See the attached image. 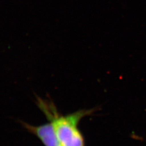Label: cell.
I'll use <instances>...</instances> for the list:
<instances>
[{"instance_id":"2","label":"cell","mask_w":146,"mask_h":146,"mask_svg":"<svg viewBox=\"0 0 146 146\" xmlns=\"http://www.w3.org/2000/svg\"><path fill=\"white\" fill-rule=\"evenodd\" d=\"M27 131L36 136L44 146H62L58 141L55 129L50 122L35 126L21 121Z\"/></svg>"},{"instance_id":"1","label":"cell","mask_w":146,"mask_h":146,"mask_svg":"<svg viewBox=\"0 0 146 146\" xmlns=\"http://www.w3.org/2000/svg\"><path fill=\"white\" fill-rule=\"evenodd\" d=\"M36 104L52 124L62 146H84L83 136L78 125L84 116L91 114L93 110H80L63 116L59 113L52 100L43 99L36 96Z\"/></svg>"}]
</instances>
